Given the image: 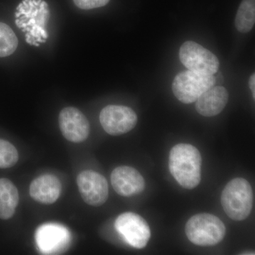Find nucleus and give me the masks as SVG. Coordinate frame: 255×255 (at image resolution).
<instances>
[{
  "label": "nucleus",
  "instance_id": "20e7f679",
  "mask_svg": "<svg viewBox=\"0 0 255 255\" xmlns=\"http://www.w3.org/2000/svg\"><path fill=\"white\" fill-rule=\"evenodd\" d=\"M185 233L189 241L196 246H216L226 236V226L214 215L199 214L187 221Z\"/></svg>",
  "mask_w": 255,
  "mask_h": 255
},
{
  "label": "nucleus",
  "instance_id": "f3484780",
  "mask_svg": "<svg viewBox=\"0 0 255 255\" xmlns=\"http://www.w3.org/2000/svg\"><path fill=\"white\" fill-rule=\"evenodd\" d=\"M18 38L6 23L0 22V58L13 54L18 46Z\"/></svg>",
  "mask_w": 255,
  "mask_h": 255
},
{
  "label": "nucleus",
  "instance_id": "a211bd4d",
  "mask_svg": "<svg viewBox=\"0 0 255 255\" xmlns=\"http://www.w3.org/2000/svg\"><path fill=\"white\" fill-rule=\"evenodd\" d=\"M18 160V153L16 147L11 142L0 139V168L13 167Z\"/></svg>",
  "mask_w": 255,
  "mask_h": 255
},
{
  "label": "nucleus",
  "instance_id": "6e6552de",
  "mask_svg": "<svg viewBox=\"0 0 255 255\" xmlns=\"http://www.w3.org/2000/svg\"><path fill=\"white\" fill-rule=\"evenodd\" d=\"M101 125L107 133L120 135L130 131L137 122V117L132 109L125 106L109 105L100 115Z\"/></svg>",
  "mask_w": 255,
  "mask_h": 255
},
{
  "label": "nucleus",
  "instance_id": "9d476101",
  "mask_svg": "<svg viewBox=\"0 0 255 255\" xmlns=\"http://www.w3.org/2000/svg\"><path fill=\"white\" fill-rule=\"evenodd\" d=\"M59 127L65 139L75 143L85 141L90 134L88 120L75 107H66L60 112Z\"/></svg>",
  "mask_w": 255,
  "mask_h": 255
},
{
  "label": "nucleus",
  "instance_id": "f03ea898",
  "mask_svg": "<svg viewBox=\"0 0 255 255\" xmlns=\"http://www.w3.org/2000/svg\"><path fill=\"white\" fill-rule=\"evenodd\" d=\"M200 152L190 144H177L172 147L169 157V169L174 179L182 187L192 189L201 179Z\"/></svg>",
  "mask_w": 255,
  "mask_h": 255
},
{
  "label": "nucleus",
  "instance_id": "aec40b11",
  "mask_svg": "<svg viewBox=\"0 0 255 255\" xmlns=\"http://www.w3.org/2000/svg\"><path fill=\"white\" fill-rule=\"evenodd\" d=\"M250 88L253 93V98L255 99V75L253 73L249 80Z\"/></svg>",
  "mask_w": 255,
  "mask_h": 255
},
{
  "label": "nucleus",
  "instance_id": "dca6fc26",
  "mask_svg": "<svg viewBox=\"0 0 255 255\" xmlns=\"http://www.w3.org/2000/svg\"><path fill=\"white\" fill-rule=\"evenodd\" d=\"M255 0H243L238 8L235 24L238 31L246 33L254 27Z\"/></svg>",
  "mask_w": 255,
  "mask_h": 255
},
{
  "label": "nucleus",
  "instance_id": "0eeeda50",
  "mask_svg": "<svg viewBox=\"0 0 255 255\" xmlns=\"http://www.w3.org/2000/svg\"><path fill=\"white\" fill-rule=\"evenodd\" d=\"M115 228L129 246L137 249L145 248L150 238L148 224L143 218L135 213L121 214L116 220Z\"/></svg>",
  "mask_w": 255,
  "mask_h": 255
},
{
  "label": "nucleus",
  "instance_id": "ddd939ff",
  "mask_svg": "<svg viewBox=\"0 0 255 255\" xmlns=\"http://www.w3.org/2000/svg\"><path fill=\"white\" fill-rule=\"evenodd\" d=\"M61 190V183L53 174H43L36 178L29 187L32 199L47 205L54 204L59 199Z\"/></svg>",
  "mask_w": 255,
  "mask_h": 255
},
{
  "label": "nucleus",
  "instance_id": "2eb2a0df",
  "mask_svg": "<svg viewBox=\"0 0 255 255\" xmlns=\"http://www.w3.org/2000/svg\"><path fill=\"white\" fill-rule=\"evenodd\" d=\"M18 201L17 188L9 179H0V219H11L14 215Z\"/></svg>",
  "mask_w": 255,
  "mask_h": 255
},
{
  "label": "nucleus",
  "instance_id": "9b49d317",
  "mask_svg": "<svg viewBox=\"0 0 255 255\" xmlns=\"http://www.w3.org/2000/svg\"><path fill=\"white\" fill-rule=\"evenodd\" d=\"M111 182L116 192L122 196L140 194L145 187V180L140 172L128 166L114 169L111 174Z\"/></svg>",
  "mask_w": 255,
  "mask_h": 255
},
{
  "label": "nucleus",
  "instance_id": "f8f14e48",
  "mask_svg": "<svg viewBox=\"0 0 255 255\" xmlns=\"http://www.w3.org/2000/svg\"><path fill=\"white\" fill-rule=\"evenodd\" d=\"M37 245L46 254H53L65 251L70 241L69 232L60 225H43L38 228L36 234Z\"/></svg>",
  "mask_w": 255,
  "mask_h": 255
},
{
  "label": "nucleus",
  "instance_id": "f257e3e1",
  "mask_svg": "<svg viewBox=\"0 0 255 255\" xmlns=\"http://www.w3.org/2000/svg\"><path fill=\"white\" fill-rule=\"evenodd\" d=\"M50 16L49 6L44 0H23L18 5L16 23L25 33L28 43L39 46L46 41Z\"/></svg>",
  "mask_w": 255,
  "mask_h": 255
},
{
  "label": "nucleus",
  "instance_id": "7ed1b4c3",
  "mask_svg": "<svg viewBox=\"0 0 255 255\" xmlns=\"http://www.w3.org/2000/svg\"><path fill=\"white\" fill-rule=\"evenodd\" d=\"M253 201L251 184L243 178H236L228 182L221 195L223 209L233 221L246 219L251 214Z\"/></svg>",
  "mask_w": 255,
  "mask_h": 255
},
{
  "label": "nucleus",
  "instance_id": "1a4fd4ad",
  "mask_svg": "<svg viewBox=\"0 0 255 255\" xmlns=\"http://www.w3.org/2000/svg\"><path fill=\"white\" fill-rule=\"evenodd\" d=\"M80 195L88 205H103L109 197V185L102 174L92 170L80 172L77 177Z\"/></svg>",
  "mask_w": 255,
  "mask_h": 255
},
{
  "label": "nucleus",
  "instance_id": "423d86ee",
  "mask_svg": "<svg viewBox=\"0 0 255 255\" xmlns=\"http://www.w3.org/2000/svg\"><path fill=\"white\" fill-rule=\"evenodd\" d=\"M179 59L189 70L214 75L219 71V60L210 50L194 41H187L180 47Z\"/></svg>",
  "mask_w": 255,
  "mask_h": 255
},
{
  "label": "nucleus",
  "instance_id": "39448f33",
  "mask_svg": "<svg viewBox=\"0 0 255 255\" xmlns=\"http://www.w3.org/2000/svg\"><path fill=\"white\" fill-rule=\"evenodd\" d=\"M216 84L213 75L187 71L178 74L172 82V91L176 98L184 104L195 102L206 90Z\"/></svg>",
  "mask_w": 255,
  "mask_h": 255
},
{
  "label": "nucleus",
  "instance_id": "4468645a",
  "mask_svg": "<svg viewBox=\"0 0 255 255\" xmlns=\"http://www.w3.org/2000/svg\"><path fill=\"white\" fill-rule=\"evenodd\" d=\"M229 95L221 86L211 87L196 101V110L203 117H215L227 105Z\"/></svg>",
  "mask_w": 255,
  "mask_h": 255
},
{
  "label": "nucleus",
  "instance_id": "6ab92c4d",
  "mask_svg": "<svg viewBox=\"0 0 255 255\" xmlns=\"http://www.w3.org/2000/svg\"><path fill=\"white\" fill-rule=\"evenodd\" d=\"M110 0H73L75 4L82 9H92L102 7L108 4Z\"/></svg>",
  "mask_w": 255,
  "mask_h": 255
}]
</instances>
